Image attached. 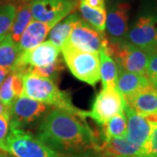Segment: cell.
<instances>
[{
	"label": "cell",
	"instance_id": "cell-1",
	"mask_svg": "<svg viewBox=\"0 0 157 157\" xmlns=\"http://www.w3.org/2000/svg\"><path fill=\"white\" fill-rule=\"evenodd\" d=\"M71 113L54 108L38 128V138L53 150L74 156L99 151L100 144L93 129L85 120Z\"/></svg>",
	"mask_w": 157,
	"mask_h": 157
},
{
	"label": "cell",
	"instance_id": "cell-2",
	"mask_svg": "<svg viewBox=\"0 0 157 157\" xmlns=\"http://www.w3.org/2000/svg\"><path fill=\"white\" fill-rule=\"evenodd\" d=\"M23 94L35 101L45 103L50 107L71 113L85 120L84 111L75 107L67 93L58 87L56 83L49 78H44L27 71L21 74Z\"/></svg>",
	"mask_w": 157,
	"mask_h": 157
},
{
	"label": "cell",
	"instance_id": "cell-3",
	"mask_svg": "<svg viewBox=\"0 0 157 157\" xmlns=\"http://www.w3.org/2000/svg\"><path fill=\"white\" fill-rule=\"evenodd\" d=\"M4 152L13 157H76L53 150L38 137L11 122Z\"/></svg>",
	"mask_w": 157,
	"mask_h": 157
},
{
	"label": "cell",
	"instance_id": "cell-4",
	"mask_svg": "<svg viewBox=\"0 0 157 157\" xmlns=\"http://www.w3.org/2000/svg\"><path fill=\"white\" fill-rule=\"evenodd\" d=\"M60 50L70 72L76 78L94 86L101 79L99 52H87L65 43Z\"/></svg>",
	"mask_w": 157,
	"mask_h": 157
},
{
	"label": "cell",
	"instance_id": "cell-5",
	"mask_svg": "<svg viewBox=\"0 0 157 157\" xmlns=\"http://www.w3.org/2000/svg\"><path fill=\"white\" fill-rule=\"evenodd\" d=\"M115 60L117 67L127 72L146 75L148 52L131 44L126 39L107 41L102 47Z\"/></svg>",
	"mask_w": 157,
	"mask_h": 157
},
{
	"label": "cell",
	"instance_id": "cell-6",
	"mask_svg": "<svg viewBox=\"0 0 157 157\" xmlns=\"http://www.w3.org/2000/svg\"><path fill=\"white\" fill-rule=\"evenodd\" d=\"M125 39L146 52L154 50L157 45V11L148 10L140 14Z\"/></svg>",
	"mask_w": 157,
	"mask_h": 157
},
{
	"label": "cell",
	"instance_id": "cell-7",
	"mask_svg": "<svg viewBox=\"0 0 157 157\" xmlns=\"http://www.w3.org/2000/svg\"><path fill=\"white\" fill-rule=\"evenodd\" d=\"M126 101L116 88L102 89L97 94L90 111H84V118H91L102 126L109 119L124 112Z\"/></svg>",
	"mask_w": 157,
	"mask_h": 157
},
{
	"label": "cell",
	"instance_id": "cell-8",
	"mask_svg": "<svg viewBox=\"0 0 157 157\" xmlns=\"http://www.w3.org/2000/svg\"><path fill=\"white\" fill-rule=\"evenodd\" d=\"M76 0H33L31 11L34 20L45 23L52 27L75 11Z\"/></svg>",
	"mask_w": 157,
	"mask_h": 157
},
{
	"label": "cell",
	"instance_id": "cell-9",
	"mask_svg": "<svg viewBox=\"0 0 157 157\" xmlns=\"http://www.w3.org/2000/svg\"><path fill=\"white\" fill-rule=\"evenodd\" d=\"M107 41V34L96 31L89 24L79 17L65 43L82 52H99Z\"/></svg>",
	"mask_w": 157,
	"mask_h": 157
},
{
	"label": "cell",
	"instance_id": "cell-10",
	"mask_svg": "<svg viewBox=\"0 0 157 157\" xmlns=\"http://www.w3.org/2000/svg\"><path fill=\"white\" fill-rule=\"evenodd\" d=\"M60 51L50 40L42 42L33 49L21 52L11 72L22 74L29 68L47 66L59 58Z\"/></svg>",
	"mask_w": 157,
	"mask_h": 157
},
{
	"label": "cell",
	"instance_id": "cell-11",
	"mask_svg": "<svg viewBox=\"0 0 157 157\" xmlns=\"http://www.w3.org/2000/svg\"><path fill=\"white\" fill-rule=\"evenodd\" d=\"M124 113L127 118L126 139L137 146L143 147L153 128L157 125V113L140 114L128 105H125Z\"/></svg>",
	"mask_w": 157,
	"mask_h": 157
},
{
	"label": "cell",
	"instance_id": "cell-12",
	"mask_svg": "<svg viewBox=\"0 0 157 157\" xmlns=\"http://www.w3.org/2000/svg\"><path fill=\"white\" fill-rule=\"evenodd\" d=\"M48 105L35 101L23 94L12 104L10 110V122L22 128L37 121L49 110Z\"/></svg>",
	"mask_w": 157,
	"mask_h": 157
},
{
	"label": "cell",
	"instance_id": "cell-13",
	"mask_svg": "<svg viewBox=\"0 0 157 157\" xmlns=\"http://www.w3.org/2000/svg\"><path fill=\"white\" fill-rule=\"evenodd\" d=\"M131 6L128 2H117L107 11L106 30L109 40L120 41L125 39L128 30L129 11Z\"/></svg>",
	"mask_w": 157,
	"mask_h": 157
},
{
	"label": "cell",
	"instance_id": "cell-14",
	"mask_svg": "<svg viewBox=\"0 0 157 157\" xmlns=\"http://www.w3.org/2000/svg\"><path fill=\"white\" fill-rule=\"evenodd\" d=\"M151 85L146 75L127 72L118 67V78L116 89L122 95L125 101L130 100L141 90Z\"/></svg>",
	"mask_w": 157,
	"mask_h": 157
},
{
	"label": "cell",
	"instance_id": "cell-15",
	"mask_svg": "<svg viewBox=\"0 0 157 157\" xmlns=\"http://www.w3.org/2000/svg\"><path fill=\"white\" fill-rule=\"evenodd\" d=\"M98 152L113 157H142V147L135 145L126 138L104 140L100 144Z\"/></svg>",
	"mask_w": 157,
	"mask_h": 157
},
{
	"label": "cell",
	"instance_id": "cell-16",
	"mask_svg": "<svg viewBox=\"0 0 157 157\" xmlns=\"http://www.w3.org/2000/svg\"><path fill=\"white\" fill-rule=\"evenodd\" d=\"M52 28V26L48 24L32 20L17 43L20 53L40 45L47 37Z\"/></svg>",
	"mask_w": 157,
	"mask_h": 157
},
{
	"label": "cell",
	"instance_id": "cell-17",
	"mask_svg": "<svg viewBox=\"0 0 157 157\" xmlns=\"http://www.w3.org/2000/svg\"><path fill=\"white\" fill-rule=\"evenodd\" d=\"M126 105L140 114L156 113L157 93L151 84L126 101Z\"/></svg>",
	"mask_w": 157,
	"mask_h": 157
},
{
	"label": "cell",
	"instance_id": "cell-18",
	"mask_svg": "<svg viewBox=\"0 0 157 157\" xmlns=\"http://www.w3.org/2000/svg\"><path fill=\"white\" fill-rule=\"evenodd\" d=\"M23 94V81L20 73L11 72L0 86V100L9 110L14 101Z\"/></svg>",
	"mask_w": 157,
	"mask_h": 157
},
{
	"label": "cell",
	"instance_id": "cell-19",
	"mask_svg": "<svg viewBox=\"0 0 157 157\" xmlns=\"http://www.w3.org/2000/svg\"><path fill=\"white\" fill-rule=\"evenodd\" d=\"M100 55V76L102 81V89L116 88L118 67L115 60L107 54L103 48L99 52Z\"/></svg>",
	"mask_w": 157,
	"mask_h": 157
},
{
	"label": "cell",
	"instance_id": "cell-20",
	"mask_svg": "<svg viewBox=\"0 0 157 157\" xmlns=\"http://www.w3.org/2000/svg\"><path fill=\"white\" fill-rule=\"evenodd\" d=\"M33 16L31 11V2L22 3L16 6V14L10 31V36L15 43H18L23 33L32 22Z\"/></svg>",
	"mask_w": 157,
	"mask_h": 157
},
{
	"label": "cell",
	"instance_id": "cell-21",
	"mask_svg": "<svg viewBox=\"0 0 157 157\" xmlns=\"http://www.w3.org/2000/svg\"><path fill=\"white\" fill-rule=\"evenodd\" d=\"M79 18L77 13H71L66 18L56 24L49 33V40L57 47L61 48L64 43L67 40L68 37L73 31L75 23Z\"/></svg>",
	"mask_w": 157,
	"mask_h": 157
},
{
	"label": "cell",
	"instance_id": "cell-22",
	"mask_svg": "<svg viewBox=\"0 0 157 157\" xmlns=\"http://www.w3.org/2000/svg\"><path fill=\"white\" fill-rule=\"evenodd\" d=\"M127 135V118L125 113H120L109 119L101 126L102 141L113 138H126Z\"/></svg>",
	"mask_w": 157,
	"mask_h": 157
},
{
	"label": "cell",
	"instance_id": "cell-23",
	"mask_svg": "<svg viewBox=\"0 0 157 157\" xmlns=\"http://www.w3.org/2000/svg\"><path fill=\"white\" fill-rule=\"evenodd\" d=\"M19 55L18 45L8 34L0 41V67L5 68L11 73Z\"/></svg>",
	"mask_w": 157,
	"mask_h": 157
},
{
	"label": "cell",
	"instance_id": "cell-24",
	"mask_svg": "<svg viewBox=\"0 0 157 157\" xmlns=\"http://www.w3.org/2000/svg\"><path fill=\"white\" fill-rule=\"evenodd\" d=\"M78 8L83 20L100 33H105L106 30V18H107V9L106 10H96L90 8L79 3Z\"/></svg>",
	"mask_w": 157,
	"mask_h": 157
},
{
	"label": "cell",
	"instance_id": "cell-25",
	"mask_svg": "<svg viewBox=\"0 0 157 157\" xmlns=\"http://www.w3.org/2000/svg\"><path fill=\"white\" fill-rule=\"evenodd\" d=\"M64 70H65V63L63 61V59H59V58L55 61H53L47 66L31 67L28 69V71H30L31 73L37 74L41 77H44V78L52 79L54 82L58 80V78H59L60 74Z\"/></svg>",
	"mask_w": 157,
	"mask_h": 157
},
{
	"label": "cell",
	"instance_id": "cell-26",
	"mask_svg": "<svg viewBox=\"0 0 157 157\" xmlns=\"http://www.w3.org/2000/svg\"><path fill=\"white\" fill-rule=\"evenodd\" d=\"M16 14V6L12 4L0 5V41L10 33Z\"/></svg>",
	"mask_w": 157,
	"mask_h": 157
},
{
	"label": "cell",
	"instance_id": "cell-27",
	"mask_svg": "<svg viewBox=\"0 0 157 157\" xmlns=\"http://www.w3.org/2000/svg\"><path fill=\"white\" fill-rule=\"evenodd\" d=\"M142 157H157V125L142 147Z\"/></svg>",
	"mask_w": 157,
	"mask_h": 157
},
{
	"label": "cell",
	"instance_id": "cell-28",
	"mask_svg": "<svg viewBox=\"0 0 157 157\" xmlns=\"http://www.w3.org/2000/svg\"><path fill=\"white\" fill-rule=\"evenodd\" d=\"M146 76L151 80L157 78V52L155 50L148 52V61L147 66Z\"/></svg>",
	"mask_w": 157,
	"mask_h": 157
},
{
	"label": "cell",
	"instance_id": "cell-29",
	"mask_svg": "<svg viewBox=\"0 0 157 157\" xmlns=\"http://www.w3.org/2000/svg\"><path fill=\"white\" fill-rule=\"evenodd\" d=\"M10 132V117L0 115V150L4 151L6 138Z\"/></svg>",
	"mask_w": 157,
	"mask_h": 157
},
{
	"label": "cell",
	"instance_id": "cell-30",
	"mask_svg": "<svg viewBox=\"0 0 157 157\" xmlns=\"http://www.w3.org/2000/svg\"><path fill=\"white\" fill-rule=\"evenodd\" d=\"M79 3L96 10H106L105 0H80Z\"/></svg>",
	"mask_w": 157,
	"mask_h": 157
},
{
	"label": "cell",
	"instance_id": "cell-31",
	"mask_svg": "<svg viewBox=\"0 0 157 157\" xmlns=\"http://www.w3.org/2000/svg\"><path fill=\"white\" fill-rule=\"evenodd\" d=\"M9 73H10V72L8 70H6L3 67H0V86L4 82V80L6 79V77L9 75Z\"/></svg>",
	"mask_w": 157,
	"mask_h": 157
},
{
	"label": "cell",
	"instance_id": "cell-32",
	"mask_svg": "<svg viewBox=\"0 0 157 157\" xmlns=\"http://www.w3.org/2000/svg\"><path fill=\"white\" fill-rule=\"evenodd\" d=\"M0 115H6L10 117V110L3 104L1 100H0Z\"/></svg>",
	"mask_w": 157,
	"mask_h": 157
},
{
	"label": "cell",
	"instance_id": "cell-33",
	"mask_svg": "<svg viewBox=\"0 0 157 157\" xmlns=\"http://www.w3.org/2000/svg\"><path fill=\"white\" fill-rule=\"evenodd\" d=\"M150 82H151L153 87H154V88H155V92L157 93V78L151 79V80H150Z\"/></svg>",
	"mask_w": 157,
	"mask_h": 157
},
{
	"label": "cell",
	"instance_id": "cell-34",
	"mask_svg": "<svg viewBox=\"0 0 157 157\" xmlns=\"http://www.w3.org/2000/svg\"><path fill=\"white\" fill-rule=\"evenodd\" d=\"M0 157H9V155H7V153L0 150Z\"/></svg>",
	"mask_w": 157,
	"mask_h": 157
},
{
	"label": "cell",
	"instance_id": "cell-35",
	"mask_svg": "<svg viewBox=\"0 0 157 157\" xmlns=\"http://www.w3.org/2000/svg\"><path fill=\"white\" fill-rule=\"evenodd\" d=\"M101 157H113V156H109V155H101Z\"/></svg>",
	"mask_w": 157,
	"mask_h": 157
},
{
	"label": "cell",
	"instance_id": "cell-36",
	"mask_svg": "<svg viewBox=\"0 0 157 157\" xmlns=\"http://www.w3.org/2000/svg\"><path fill=\"white\" fill-rule=\"evenodd\" d=\"M154 50H155V51H156V52H157V45H156V47H155V49H154Z\"/></svg>",
	"mask_w": 157,
	"mask_h": 157
},
{
	"label": "cell",
	"instance_id": "cell-37",
	"mask_svg": "<svg viewBox=\"0 0 157 157\" xmlns=\"http://www.w3.org/2000/svg\"><path fill=\"white\" fill-rule=\"evenodd\" d=\"M22 1H29V0H22Z\"/></svg>",
	"mask_w": 157,
	"mask_h": 157
},
{
	"label": "cell",
	"instance_id": "cell-38",
	"mask_svg": "<svg viewBox=\"0 0 157 157\" xmlns=\"http://www.w3.org/2000/svg\"><path fill=\"white\" fill-rule=\"evenodd\" d=\"M9 157H11V156H9Z\"/></svg>",
	"mask_w": 157,
	"mask_h": 157
}]
</instances>
